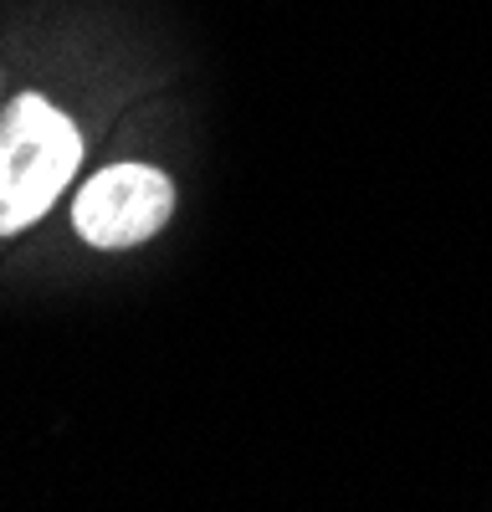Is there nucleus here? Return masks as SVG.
Masks as SVG:
<instances>
[{
    "instance_id": "f257e3e1",
    "label": "nucleus",
    "mask_w": 492,
    "mask_h": 512,
    "mask_svg": "<svg viewBox=\"0 0 492 512\" xmlns=\"http://www.w3.org/2000/svg\"><path fill=\"white\" fill-rule=\"evenodd\" d=\"M82 164V139L67 113L47 98L21 93L0 113V236H16L36 216H47L52 200Z\"/></svg>"
},
{
    "instance_id": "f03ea898",
    "label": "nucleus",
    "mask_w": 492,
    "mask_h": 512,
    "mask_svg": "<svg viewBox=\"0 0 492 512\" xmlns=\"http://www.w3.org/2000/svg\"><path fill=\"white\" fill-rule=\"evenodd\" d=\"M170 210H175L170 175H159L149 164H108L77 190L72 226L82 241L118 251V246H139V241L159 236Z\"/></svg>"
}]
</instances>
